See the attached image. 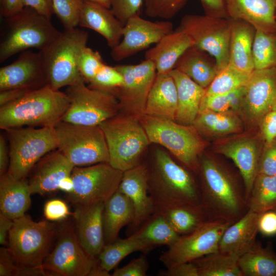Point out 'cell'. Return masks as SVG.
I'll list each match as a JSON object with an SVG mask.
<instances>
[{
    "mask_svg": "<svg viewBox=\"0 0 276 276\" xmlns=\"http://www.w3.org/2000/svg\"><path fill=\"white\" fill-rule=\"evenodd\" d=\"M196 173L200 177L202 205L212 219L231 224L248 211L243 180L239 179L226 166L202 154Z\"/></svg>",
    "mask_w": 276,
    "mask_h": 276,
    "instance_id": "cell-1",
    "label": "cell"
},
{
    "mask_svg": "<svg viewBox=\"0 0 276 276\" xmlns=\"http://www.w3.org/2000/svg\"><path fill=\"white\" fill-rule=\"evenodd\" d=\"M145 163L155 212L179 206L202 205L194 172L176 162L167 151L157 148Z\"/></svg>",
    "mask_w": 276,
    "mask_h": 276,
    "instance_id": "cell-2",
    "label": "cell"
},
{
    "mask_svg": "<svg viewBox=\"0 0 276 276\" xmlns=\"http://www.w3.org/2000/svg\"><path fill=\"white\" fill-rule=\"evenodd\" d=\"M70 100L65 92L49 85L29 90L0 107V128L55 127L65 113Z\"/></svg>",
    "mask_w": 276,
    "mask_h": 276,
    "instance_id": "cell-3",
    "label": "cell"
},
{
    "mask_svg": "<svg viewBox=\"0 0 276 276\" xmlns=\"http://www.w3.org/2000/svg\"><path fill=\"white\" fill-rule=\"evenodd\" d=\"M150 143L168 150L182 166L196 173L208 143L193 125L144 114L139 117Z\"/></svg>",
    "mask_w": 276,
    "mask_h": 276,
    "instance_id": "cell-4",
    "label": "cell"
},
{
    "mask_svg": "<svg viewBox=\"0 0 276 276\" xmlns=\"http://www.w3.org/2000/svg\"><path fill=\"white\" fill-rule=\"evenodd\" d=\"M0 41V62L35 48L43 51L61 34L51 19L30 7L6 18Z\"/></svg>",
    "mask_w": 276,
    "mask_h": 276,
    "instance_id": "cell-5",
    "label": "cell"
},
{
    "mask_svg": "<svg viewBox=\"0 0 276 276\" xmlns=\"http://www.w3.org/2000/svg\"><path fill=\"white\" fill-rule=\"evenodd\" d=\"M99 126L113 167L124 172L143 163V156L150 143L138 117L120 112Z\"/></svg>",
    "mask_w": 276,
    "mask_h": 276,
    "instance_id": "cell-6",
    "label": "cell"
},
{
    "mask_svg": "<svg viewBox=\"0 0 276 276\" xmlns=\"http://www.w3.org/2000/svg\"><path fill=\"white\" fill-rule=\"evenodd\" d=\"M88 39L87 32L83 30L64 29L47 48L40 51L48 84L51 87L60 89L83 80L78 64Z\"/></svg>",
    "mask_w": 276,
    "mask_h": 276,
    "instance_id": "cell-7",
    "label": "cell"
},
{
    "mask_svg": "<svg viewBox=\"0 0 276 276\" xmlns=\"http://www.w3.org/2000/svg\"><path fill=\"white\" fill-rule=\"evenodd\" d=\"M58 232L55 223L47 219L36 222L25 214L14 220L7 248L17 264L40 266L51 251Z\"/></svg>",
    "mask_w": 276,
    "mask_h": 276,
    "instance_id": "cell-8",
    "label": "cell"
},
{
    "mask_svg": "<svg viewBox=\"0 0 276 276\" xmlns=\"http://www.w3.org/2000/svg\"><path fill=\"white\" fill-rule=\"evenodd\" d=\"M9 150L8 172L24 179L39 160L57 149L54 127H21L4 130Z\"/></svg>",
    "mask_w": 276,
    "mask_h": 276,
    "instance_id": "cell-9",
    "label": "cell"
},
{
    "mask_svg": "<svg viewBox=\"0 0 276 276\" xmlns=\"http://www.w3.org/2000/svg\"><path fill=\"white\" fill-rule=\"evenodd\" d=\"M57 149L75 167L109 163L105 137L99 126L61 121L55 127Z\"/></svg>",
    "mask_w": 276,
    "mask_h": 276,
    "instance_id": "cell-10",
    "label": "cell"
},
{
    "mask_svg": "<svg viewBox=\"0 0 276 276\" xmlns=\"http://www.w3.org/2000/svg\"><path fill=\"white\" fill-rule=\"evenodd\" d=\"M70 100L62 121L85 126H99L121 112L118 100L112 93L90 88L82 80L67 87Z\"/></svg>",
    "mask_w": 276,
    "mask_h": 276,
    "instance_id": "cell-11",
    "label": "cell"
},
{
    "mask_svg": "<svg viewBox=\"0 0 276 276\" xmlns=\"http://www.w3.org/2000/svg\"><path fill=\"white\" fill-rule=\"evenodd\" d=\"M231 28L228 17L186 14L178 29L188 35L194 47L213 57L220 71L228 64Z\"/></svg>",
    "mask_w": 276,
    "mask_h": 276,
    "instance_id": "cell-12",
    "label": "cell"
},
{
    "mask_svg": "<svg viewBox=\"0 0 276 276\" xmlns=\"http://www.w3.org/2000/svg\"><path fill=\"white\" fill-rule=\"evenodd\" d=\"M123 175L109 163L75 167L71 174L74 189L67 199L73 205L104 202L118 189Z\"/></svg>",
    "mask_w": 276,
    "mask_h": 276,
    "instance_id": "cell-13",
    "label": "cell"
},
{
    "mask_svg": "<svg viewBox=\"0 0 276 276\" xmlns=\"http://www.w3.org/2000/svg\"><path fill=\"white\" fill-rule=\"evenodd\" d=\"M57 240L41 266L56 276H88L97 259L89 255L81 245L74 224L62 223Z\"/></svg>",
    "mask_w": 276,
    "mask_h": 276,
    "instance_id": "cell-14",
    "label": "cell"
},
{
    "mask_svg": "<svg viewBox=\"0 0 276 276\" xmlns=\"http://www.w3.org/2000/svg\"><path fill=\"white\" fill-rule=\"evenodd\" d=\"M230 224L219 219L208 221L194 232L180 236L162 254L159 260L167 268L218 251L221 237Z\"/></svg>",
    "mask_w": 276,
    "mask_h": 276,
    "instance_id": "cell-15",
    "label": "cell"
},
{
    "mask_svg": "<svg viewBox=\"0 0 276 276\" xmlns=\"http://www.w3.org/2000/svg\"><path fill=\"white\" fill-rule=\"evenodd\" d=\"M114 66L124 78L123 84L114 93L121 112L139 118L145 114L147 98L156 75L155 65L145 59L137 64Z\"/></svg>",
    "mask_w": 276,
    "mask_h": 276,
    "instance_id": "cell-16",
    "label": "cell"
},
{
    "mask_svg": "<svg viewBox=\"0 0 276 276\" xmlns=\"http://www.w3.org/2000/svg\"><path fill=\"white\" fill-rule=\"evenodd\" d=\"M276 110V68L254 70L245 86L239 114L249 126H258L267 113Z\"/></svg>",
    "mask_w": 276,
    "mask_h": 276,
    "instance_id": "cell-17",
    "label": "cell"
},
{
    "mask_svg": "<svg viewBox=\"0 0 276 276\" xmlns=\"http://www.w3.org/2000/svg\"><path fill=\"white\" fill-rule=\"evenodd\" d=\"M173 31V24L169 21H152L140 15H133L123 26L122 39L111 49L110 56L114 61H122L156 44Z\"/></svg>",
    "mask_w": 276,
    "mask_h": 276,
    "instance_id": "cell-18",
    "label": "cell"
},
{
    "mask_svg": "<svg viewBox=\"0 0 276 276\" xmlns=\"http://www.w3.org/2000/svg\"><path fill=\"white\" fill-rule=\"evenodd\" d=\"M264 144L259 133L258 136H241L218 144L215 152L231 159L243 180L247 196L258 174L259 159Z\"/></svg>",
    "mask_w": 276,
    "mask_h": 276,
    "instance_id": "cell-19",
    "label": "cell"
},
{
    "mask_svg": "<svg viewBox=\"0 0 276 276\" xmlns=\"http://www.w3.org/2000/svg\"><path fill=\"white\" fill-rule=\"evenodd\" d=\"M47 84L41 51H23L13 62L0 68V91L15 88L33 90Z\"/></svg>",
    "mask_w": 276,
    "mask_h": 276,
    "instance_id": "cell-20",
    "label": "cell"
},
{
    "mask_svg": "<svg viewBox=\"0 0 276 276\" xmlns=\"http://www.w3.org/2000/svg\"><path fill=\"white\" fill-rule=\"evenodd\" d=\"M118 190L129 198L134 207V218L128 228L129 236L155 213L154 206L148 192L145 162L123 172Z\"/></svg>",
    "mask_w": 276,
    "mask_h": 276,
    "instance_id": "cell-21",
    "label": "cell"
},
{
    "mask_svg": "<svg viewBox=\"0 0 276 276\" xmlns=\"http://www.w3.org/2000/svg\"><path fill=\"white\" fill-rule=\"evenodd\" d=\"M104 202L75 205L73 216L78 238L84 249L97 259L105 244L103 223Z\"/></svg>",
    "mask_w": 276,
    "mask_h": 276,
    "instance_id": "cell-22",
    "label": "cell"
},
{
    "mask_svg": "<svg viewBox=\"0 0 276 276\" xmlns=\"http://www.w3.org/2000/svg\"><path fill=\"white\" fill-rule=\"evenodd\" d=\"M74 167L58 149L48 153L32 170L28 180L32 194L44 195L59 190L60 181L71 175Z\"/></svg>",
    "mask_w": 276,
    "mask_h": 276,
    "instance_id": "cell-23",
    "label": "cell"
},
{
    "mask_svg": "<svg viewBox=\"0 0 276 276\" xmlns=\"http://www.w3.org/2000/svg\"><path fill=\"white\" fill-rule=\"evenodd\" d=\"M227 17L251 25L256 30L276 34V0H224Z\"/></svg>",
    "mask_w": 276,
    "mask_h": 276,
    "instance_id": "cell-24",
    "label": "cell"
},
{
    "mask_svg": "<svg viewBox=\"0 0 276 276\" xmlns=\"http://www.w3.org/2000/svg\"><path fill=\"white\" fill-rule=\"evenodd\" d=\"M79 26L100 34L111 49L120 42L122 38L123 25L110 9L97 3L84 0Z\"/></svg>",
    "mask_w": 276,
    "mask_h": 276,
    "instance_id": "cell-25",
    "label": "cell"
},
{
    "mask_svg": "<svg viewBox=\"0 0 276 276\" xmlns=\"http://www.w3.org/2000/svg\"><path fill=\"white\" fill-rule=\"evenodd\" d=\"M260 214L248 211L240 219L230 224L223 233L218 250L239 257L256 242Z\"/></svg>",
    "mask_w": 276,
    "mask_h": 276,
    "instance_id": "cell-26",
    "label": "cell"
},
{
    "mask_svg": "<svg viewBox=\"0 0 276 276\" xmlns=\"http://www.w3.org/2000/svg\"><path fill=\"white\" fill-rule=\"evenodd\" d=\"M178 109L176 86L168 73L157 74L150 90L145 114L175 120Z\"/></svg>",
    "mask_w": 276,
    "mask_h": 276,
    "instance_id": "cell-27",
    "label": "cell"
},
{
    "mask_svg": "<svg viewBox=\"0 0 276 276\" xmlns=\"http://www.w3.org/2000/svg\"><path fill=\"white\" fill-rule=\"evenodd\" d=\"M193 46L192 41L185 33L177 30L163 37L155 46L145 54V59L154 64L156 73H168L182 54Z\"/></svg>",
    "mask_w": 276,
    "mask_h": 276,
    "instance_id": "cell-28",
    "label": "cell"
},
{
    "mask_svg": "<svg viewBox=\"0 0 276 276\" xmlns=\"http://www.w3.org/2000/svg\"><path fill=\"white\" fill-rule=\"evenodd\" d=\"M28 182L16 179L8 171L0 178V210L5 216L14 220L25 215L31 204Z\"/></svg>",
    "mask_w": 276,
    "mask_h": 276,
    "instance_id": "cell-29",
    "label": "cell"
},
{
    "mask_svg": "<svg viewBox=\"0 0 276 276\" xmlns=\"http://www.w3.org/2000/svg\"><path fill=\"white\" fill-rule=\"evenodd\" d=\"M229 19L232 28L228 64L242 72L252 73L255 70L252 49L256 30L245 21Z\"/></svg>",
    "mask_w": 276,
    "mask_h": 276,
    "instance_id": "cell-30",
    "label": "cell"
},
{
    "mask_svg": "<svg viewBox=\"0 0 276 276\" xmlns=\"http://www.w3.org/2000/svg\"><path fill=\"white\" fill-rule=\"evenodd\" d=\"M134 218V210L131 201L118 189L104 202L103 223L105 244L116 240L120 230L130 225Z\"/></svg>",
    "mask_w": 276,
    "mask_h": 276,
    "instance_id": "cell-31",
    "label": "cell"
},
{
    "mask_svg": "<svg viewBox=\"0 0 276 276\" xmlns=\"http://www.w3.org/2000/svg\"><path fill=\"white\" fill-rule=\"evenodd\" d=\"M169 74L175 81L177 93L178 109L175 121L185 125H193L199 113L205 89L176 69Z\"/></svg>",
    "mask_w": 276,
    "mask_h": 276,
    "instance_id": "cell-32",
    "label": "cell"
},
{
    "mask_svg": "<svg viewBox=\"0 0 276 276\" xmlns=\"http://www.w3.org/2000/svg\"><path fill=\"white\" fill-rule=\"evenodd\" d=\"M190 78L206 89L212 83L219 70L215 60L194 46L188 49L177 61L174 68Z\"/></svg>",
    "mask_w": 276,
    "mask_h": 276,
    "instance_id": "cell-33",
    "label": "cell"
},
{
    "mask_svg": "<svg viewBox=\"0 0 276 276\" xmlns=\"http://www.w3.org/2000/svg\"><path fill=\"white\" fill-rule=\"evenodd\" d=\"M193 125L202 135L212 137L238 133L243 130L242 119L233 111H199Z\"/></svg>",
    "mask_w": 276,
    "mask_h": 276,
    "instance_id": "cell-34",
    "label": "cell"
},
{
    "mask_svg": "<svg viewBox=\"0 0 276 276\" xmlns=\"http://www.w3.org/2000/svg\"><path fill=\"white\" fill-rule=\"evenodd\" d=\"M147 252L158 245L170 247L180 238L163 215L155 212L133 234Z\"/></svg>",
    "mask_w": 276,
    "mask_h": 276,
    "instance_id": "cell-35",
    "label": "cell"
},
{
    "mask_svg": "<svg viewBox=\"0 0 276 276\" xmlns=\"http://www.w3.org/2000/svg\"><path fill=\"white\" fill-rule=\"evenodd\" d=\"M243 276H276V252L270 243L264 247L260 242L238 259Z\"/></svg>",
    "mask_w": 276,
    "mask_h": 276,
    "instance_id": "cell-36",
    "label": "cell"
},
{
    "mask_svg": "<svg viewBox=\"0 0 276 276\" xmlns=\"http://www.w3.org/2000/svg\"><path fill=\"white\" fill-rule=\"evenodd\" d=\"M159 213L180 236L194 232L212 219L202 205L176 206Z\"/></svg>",
    "mask_w": 276,
    "mask_h": 276,
    "instance_id": "cell-37",
    "label": "cell"
},
{
    "mask_svg": "<svg viewBox=\"0 0 276 276\" xmlns=\"http://www.w3.org/2000/svg\"><path fill=\"white\" fill-rule=\"evenodd\" d=\"M238 259L237 257L218 250L192 262L197 269L198 276H243Z\"/></svg>",
    "mask_w": 276,
    "mask_h": 276,
    "instance_id": "cell-38",
    "label": "cell"
},
{
    "mask_svg": "<svg viewBox=\"0 0 276 276\" xmlns=\"http://www.w3.org/2000/svg\"><path fill=\"white\" fill-rule=\"evenodd\" d=\"M248 211L262 214L276 212V175L258 174L248 198Z\"/></svg>",
    "mask_w": 276,
    "mask_h": 276,
    "instance_id": "cell-39",
    "label": "cell"
},
{
    "mask_svg": "<svg viewBox=\"0 0 276 276\" xmlns=\"http://www.w3.org/2000/svg\"><path fill=\"white\" fill-rule=\"evenodd\" d=\"M137 251L147 252L144 246L131 234L126 238H118L114 242L105 244L97 260L103 268L109 272L126 257Z\"/></svg>",
    "mask_w": 276,
    "mask_h": 276,
    "instance_id": "cell-40",
    "label": "cell"
},
{
    "mask_svg": "<svg viewBox=\"0 0 276 276\" xmlns=\"http://www.w3.org/2000/svg\"><path fill=\"white\" fill-rule=\"evenodd\" d=\"M252 55L255 70L276 68V34L256 30Z\"/></svg>",
    "mask_w": 276,
    "mask_h": 276,
    "instance_id": "cell-41",
    "label": "cell"
},
{
    "mask_svg": "<svg viewBox=\"0 0 276 276\" xmlns=\"http://www.w3.org/2000/svg\"><path fill=\"white\" fill-rule=\"evenodd\" d=\"M251 74L242 72L228 64L219 71L205 89L204 96L224 94L244 86Z\"/></svg>",
    "mask_w": 276,
    "mask_h": 276,
    "instance_id": "cell-42",
    "label": "cell"
},
{
    "mask_svg": "<svg viewBox=\"0 0 276 276\" xmlns=\"http://www.w3.org/2000/svg\"><path fill=\"white\" fill-rule=\"evenodd\" d=\"M245 86L224 94L204 96L199 111L203 110L219 112L233 111L239 114L245 93Z\"/></svg>",
    "mask_w": 276,
    "mask_h": 276,
    "instance_id": "cell-43",
    "label": "cell"
},
{
    "mask_svg": "<svg viewBox=\"0 0 276 276\" xmlns=\"http://www.w3.org/2000/svg\"><path fill=\"white\" fill-rule=\"evenodd\" d=\"M54 14L65 30L79 26L84 0H52Z\"/></svg>",
    "mask_w": 276,
    "mask_h": 276,
    "instance_id": "cell-44",
    "label": "cell"
},
{
    "mask_svg": "<svg viewBox=\"0 0 276 276\" xmlns=\"http://www.w3.org/2000/svg\"><path fill=\"white\" fill-rule=\"evenodd\" d=\"M188 0H144L145 13L152 18L168 19L174 16Z\"/></svg>",
    "mask_w": 276,
    "mask_h": 276,
    "instance_id": "cell-45",
    "label": "cell"
},
{
    "mask_svg": "<svg viewBox=\"0 0 276 276\" xmlns=\"http://www.w3.org/2000/svg\"><path fill=\"white\" fill-rule=\"evenodd\" d=\"M105 64L97 51L85 47L81 51L78 60V70L84 81L90 83Z\"/></svg>",
    "mask_w": 276,
    "mask_h": 276,
    "instance_id": "cell-46",
    "label": "cell"
},
{
    "mask_svg": "<svg viewBox=\"0 0 276 276\" xmlns=\"http://www.w3.org/2000/svg\"><path fill=\"white\" fill-rule=\"evenodd\" d=\"M123 83L124 78L121 73L115 66H111L105 63L88 86L114 95L116 90Z\"/></svg>",
    "mask_w": 276,
    "mask_h": 276,
    "instance_id": "cell-47",
    "label": "cell"
},
{
    "mask_svg": "<svg viewBox=\"0 0 276 276\" xmlns=\"http://www.w3.org/2000/svg\"><path fill=\"white\" fill-rule=\"evenodd\" d=\"M110 9L116 17L124 26L133 15H140L144 0H109Z\"/></svg>",
    "mask_w": 276,
    "mask_h": 276,
    "instance_id": "cell-48",
    "label": "cell"
},
{
    "mask_svg": "<svg viewBox=\"0 0 276 276\" xmlns=\"http://www.w3.org/2000/svg\"><path fill=\"white\" fill-rule=\"evenodd\" d=\"M258 174L276 175V139L270 142L264 143L259 162Z\"/></svg>",
    "mask_w": 276,
    "mask_h": 276,
    "instance_id": "cell-49",
    "label": "cell"
},
{
    "mask_svg": "<svg viewBox=\"0 0 276 276\" xmlns=\"http://www.w3.org/2000/svg\"><path fill=\"white\" fill-rule=\"evenodd\" d=\"M43 214L47 220L60 221L70 214L67 204L59 199H52L46 202L43 206Z\"/></svg>",
    "mask_w": 276,
    "mask_h": 276,
    "instance_id": "cell-50",
    "label": "cell"
},
{
    "mask_svg": "<svg viewBox=\"0 0 276 276\" xmlns=\"http://www.w3.org/2000/svg\"><path fill=\"white\" fill-rule=\"evenodd\" d=\"M149 268L147 259L145 255L132 260L122 267L117 268L112 276H146Z\"/></svg>",
    "mask_w": 276,
    "mask_h": 276,
    "instance_id": "cell-51",
    "label": "cell"
},
{
    "mask_svg": "<svg viewBox=\"0 0 276 276\" xmlns=\"http://www.w3.org/2000/svg\"><path fill=\"white\" fill-rule=\"evenodd\" d=\"M258 127L264 143H269L276 139V110L269 112L260 120Z\"/></svg>",
    "mask_w": 276,
    "mask_h": 276,
    "instance_id": "cell-52",
    "label": "cell"
},
{
    "mask_svg": "<svg viewBox=\"0 0 276 276\" xmlns=\"http://www.w3.org/2000/svg\"><path fill=\"white\" fill-rule=\"evenodd\" d=\"M259 232L265 236L276 235V212L268 211L260 214L258 220Z\"/></svg>",
    "mask_w": 276,
    "mask_h": 276,
    "instance_id": "cell-53",
    "label": "cell"
},
{
    "mask_svg": "<svg viewBox=\"0 0 276 276\" xmlns=\"http://www.w3.org/2000/svg\"><path fill=\"white\" fill-rule=\"evenodd\" d=\"M158 274L162 276H198L197 269L192 262L167 267Z\"/></svg>",
    "mask_w": 276,
    "mask_h": 276,
    "instance_id": "cell-54",
    "label": "cell"
},
{
    "mask_svg": "<svg viewBox=\"0 0 276 276\" xmlns=\"http://www.w3.org/2000/svg\"><path fill=\"white\" fill-rule=\"evenodd\" d=\"M17 263L14 260L8 248L0 249V275L13 276Z\"/></svg>",
    "mask_w": 276,
    "mask_h": 276,
    "instance_id": "cell-55",
    "label": "cell"
},
{
    "mask_svg": "<svg viewBox=\"0 0 276 276\" xmlns=\"http://www.w3.org/2000/svg\"><path fill=\"white\" fill-rule=\"evenodd\" d=\"M206 15L227 17L224 0H200Z\"/></svg>",
    "mask_w": 276,
    "mask_h": 276,
    "instance_id": "cell-56",
    "label": "cell"
},
{
    "mask_svg": "<svg viewBox=\"0 0 276 276\" xmlns=\"http://www.w3.org/2000/svg\"><path fill=\"white\" fill-rule=\"evenodd\" d=\"M25 7H30L51 19L54 14L52 0H23Z\"/></svg>",
    "mask_w": 276,
    "mask_h": 276,
    "instance_id": "cell-57",
    "label": "cell"
},
{
    "mask_svg": "<svg viewBox=\"0 0 276 276\" xmlns=\"http://www.w3.org/2000/svg\"><path fill=\"white\" fill-rule=\"evenodd\" d=\"M24 8L23 0H1V15L5 18L14 15Z\"/></svg>",
    "mask_w": 276,
    "mask_h": 276,
    "instance_id": "cell-58",
    "label": "cell"
},
{
    "mask_svg": "<svg viewBox=\"0 0 276 276\" xmlns=\"http://www.w3.org/2000/svg\"><path fill=\"white\" fill-rule=\"evenodd\" d=\"M9 150L8 141L3 134L0 136V175L6 173L9 166Z\"/></svg>",
    "mask_w": 276,
    "mask_h": 276,
    "instance_id": "cell-59",
    "label": "cell"
},
{
    "mask_svg": "<svg viewBox=\"0 0 276 276\" xmlns=\"http://www.w3.org/2000/svg\"><path fill=\"white\" fill-rule=\"evenodd\" d=\"M29 89L15 88L0 91V107L10 103L19 99L26 94Z\"/></svg>",
    "mask_w": 276,
    "mask_h": 276,
    "instance_id": "cell-60",
    "label": "cell"
},
{
    "mask_svg": "<svg viewBox=\"0 0 276 276\" xmlns=\"http://www.w3.org/2000/svg\"><path fill=\"white\" fill-rule=\"evenodd\" d=\"M13 221L0 213V244L8 246L10 231L13 226Z\"/></svg>",
    "mask_w": 276,
    "mask_h": 276,
    "instance_id": "cell-61",
    "label": "cell"
},
{
    "mask_svg": "<svg viewBox=\"0 0 276 276\" xmlns=\"http://www.w3.org/2000/svg\"><path fill=\"white\" fill-rule=\"evenodd\" d=\"M59 190L70 194L74 189V182L71 175L62 179L59 185Z\"/></svg>",
    "mask_w": 276,
    "mask_h": 276,
    "instance_id": "cell-62",
    "label": "cell"
},
{
    "mask_svg": "<svg viewBox=\"0 0 276 276\" xmlns=\"http://www.w3.org/2000/svg\"><path fill=\"white\" fill-rule=\"evenodd\" d=\"M109 272L103 268L97 261L89 271L88 276H109Z\"/></svg>",
    "mask_w": 276,
    "mask_h": 276,
    "instance_id": "cell-63",
    "label": "cell"
},
{
    "mask_svg": "<svg viewBox=\"0 0 276 276\" xmlns=\"http://www.w3.org/2000/svg\"><path fill=\"white\" fill-rule=\"evenodd\" d=\"M100 4L107 8L110 9L109 0H87Z\"/></svg>",
    "mask_w": 276,
    "mask_h": 276,
    "instance_id": "cell-64",
    "label": "cell"
}]
</instances>
